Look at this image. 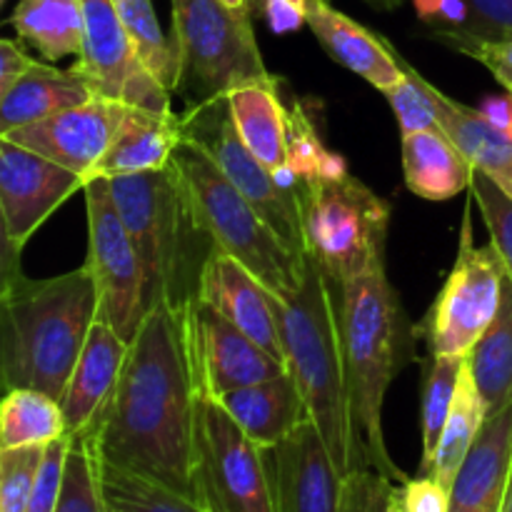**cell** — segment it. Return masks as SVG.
<instances>
[{"label":"cell","instance_id":"cell-1","mask_svg":"<svg viewBox=\"0 0 512 512\" xmlns=\"http://www.w3.org/2000/svg\"><path fill=\"white\" fill-rule=\"evenodd\" d=\"M188 305L150 310L130 343L113 395L85 430L93 435L100 463L198 503L200 388L190 350Z\"/></svg>","mask_w":512,"mask_h":512},{"label":"cell","instance_id":"cell-2","mask_svg":"<svg viewBox=\"0 0 512 512\" xmlns=\"http://www.w3.org/2000/svg\"><path fill=\"white\" fill-rule=\"evenodd\" d=\"M0 303L3 388L43 390L60 400L98 320L90 268L83 263L53 278H28L20 253L5 250Z\"/></svg>","mask_w":512,"mask_h":512},{"label":"cell","instance_id":"cell-3","mask_svg":"<svg viewBox=\"0 0 512 512\" xmlns=\"http://www.w3.org/2000/svg\"><path fill=\"white\" fill-rule=\"evenodd\" d=\"M340 338L355 440V470H378L403 483L408 475L390 458L383 408L395 375L413 360V325L385 268L340 285Z\"/></svg>","mask_w":512,"mask_h":512},{"label":"cell","instance_id":"cell-4","mask_svg":"<svg viewBox=\"0 0 512 512\" xmlns=\"http://www.w3.org/2000/svg\"><path fill=\"white\" fill-rule=\"evenodd\" d=\"M340 285L303 253V275L288 298H275L285 363L303 393L308 415L333 453L340 473L355 470V440L345 383L338 318Z\"/></svg>","mask_w":512,"mask_h":512},{"label":"cell","instance_id":"cell-5","mask_svg":"<svg viewBox=\"0 0 512 512\" xmlns=\"http://www.w3.org/2000/svg\"><path fill=\"white\" fill-rule=\"evenodd\" d=\"M108 183L143 265L148 313L158 305L185 308L198 295L200 270L210 253H195L203 233L190 215L175 165Z\"/></svg>","mask_w":512,"mask_h":512},{"label":"cell","instance_id":"cell-6","mask_svg":"<svg viewBox=\"0 0 512 512\" xmlns=\"http://www.w3.org/2000/svg\"><path fill=\"white\" fill-rule=\"evenodd\" d=\"M173 165L190 215L210 248L243 263L275 298H288L303 275V255L275 235L198 140L183 135Z\"/></svg>","mask_w":512,"mask_h":512},{"label":"cell","instance_id":"cell-7","mask_svg":"<svg viewBox=\"0 0 512 512\" xmlns=\"http://www.w3.org/2000/svg\"><path fill=\"white\" fill-rule=\"evenodd\" d=\"M305 253L338 285L385 268L390 203L345 168L343 158L295 183Z\"/></svg>","mask_w":512,"mask_h":512},{"label":"cell","instance_id":"cell-8","mask_svg":"<svg viewBox=\"0 0 512 512\" xmlns=\"http://www.w3.org/2000/svg\"><path fill=\"white\" fill-rule=\"evenodd\" d=\"M173 43L180 60L178 90L195 103L225 98L250 83H275L255 38L250 8L223 0H170Z\"/></svg>","mask_w":512,"mask_h":512},{"label":"cell","instance_id":"cell-9","mask_svg":"<svg viewBox=\"0 0 512 512\" xmlns=\"http://www.w3.org/2000/svg\"><path fill=\"white\" fill-rule=\"evenodd\" d=\"M198 503L208 512H275L265 448L215 398L200 393L195 443Z\"/></svg>","mask_w":512,"mask_h":512},{"label":"cell","instance_id":"cell-10","mask_svg":"<svg viewBox=\"0 0 512 512\" xmlns=\"http://www.w3.org/2000/svg\"><path fill=\"white\" fill-rule=\"evenodd\" d=\"M503 260L493 245H475L470 205L465 208L458 258L423 323L430 355H468L493 325L503 303Z\"/></svg>","mask_w":512,"mask_h":512},{"label":"cell","instance_id":"cell-11","mask_svg":"<svg viewBox=\"0 0 512 512\" xmlns=\"http://www.w3.org/2000/svg\"><path fill=\"white\" fill-rule=\"evenodd\" d=\"M183 133L208 148L215 163L233 180L235 188L248 198L258 210L260 218L275 230L280 240L293 253H305L303 223H300L298 188L273 170L265 168L253 153L243 145L233 118H230L228 100L215 98L195 103L188 113L180 115Z\"/></svg>","mask_w":512,"mask_h":512},{"label":"cell","instance_id":"cell-12","mask_svg":"<svg viewBox=\"0 0 512 512\" xmlns=\"http://www.w3.org/2000/svg\"><path fill=\"white\" fill-rule=\"evenodd\" d=\"M88 208V258L98 288V320L108 323L123 340L133 343L148 318L145 275L128 228L118 213L108 178H93L85 185Z\"/></svg>","mask_w":512,"mask_h":512},{"label":"cell","instance_id":"cell-13","mask_svg":"<svg viewBox=\"0 0 512 512\" xmlns=\"http://www.w3.org/2000/svg\"><path fill=\"white\" fill-rule=\"evenodd\" d=\"M85 23L78 68L100 98L120 100L153 113H173L165 90L138 58L113 0H80Z\"/></svg>","mask_w":512,"mask_h":512},{"label":"cell","instance_id":"cell-14","mask_svg":"<svg viewBox=\"0 0 512 512\" xmlns=\"http://www.w3.org/2000/svg\"><path fill=\"white\" fill-rule=\"evenodd\" d=\"M83 175L0 138V215L8 253H20L35 230L78 190Z\"/></svg>","mask_w":512,"mask_h":512},{"label":"cell","instance_id":"cell-15","mask_svg":"<svg viewBox=\"0 0 512 512\" xmlns=\"http://www.w3.org/2000/svg\"><path fill=\"white\" fill-rule=\"evenodd\" d=\"M188 333L198 388L208 398L263 383L288 370L283 360L198 298L188 305Z\"/></svg>","mask_w":512,"mask_h":512},{"label":"cell","instance_id":"cell-16","mask_svg":"<svg viewBox=\"0 0 512 512\" xmlns=\"http://www.w3.org/2000/svg\"><path fill=\"white\" fill-rule=\"evenodd\" d=\"M130 105L110 98H93L78 108L63 110L50 118L20 125L0 138H8L73 173L83 175L85 183L93 180L95 165L100 163L128 115Z\"/></svg>","mask_w":512,"mask_h":512},{"label":"cell","instance_id":"cell-17","mask_svg":"<svg viewBox=\"0 0 512 512\" xmlns=\"http://www.w3.org/2000/svg\"><path fill=\"white\" fill-rule=\"evenodd\" d=\"M275 512H338L343 478L313 420L265 448Z\"/></svg>","mask_w":512,"mask_h":512},{"label":"cell","instance_id":"cell-18","mask_svg":"<svg viewBox=\"0 0 512 512\" xmlns=\"http://www.w3.org/2000/svg\"><path fill=\"white\" fill-rule=\"evenodd\" d=\"M195 298L218 310L223 318L238 325L245 335H250L255 343H260L285 363L275 295L243 263L220 253L218 248L210 250L203 270H200Z\"/></svg>","mask_w":512,"mask_h":512},{"label":"cell","instance_id":"cell-19","mask_svg":"<svg viewBox=\"0 0 512 512\" xmlns=\"http://www.w3.org/2000/svg\"><path fill=\"white\" fill-rule=\"evenodd\" d=\"M512 483V403L488 415L450 488V512H503Z\"/></svg>","mask_w":512,"mask_h":512},{"label":"cell","instance_id":"cell-20","mask_svg":"<svg viewBox=\"0 0 512 512\" xmlns=\"http://www.w3.org/2000/svg\"><path fill=\"white\" fill-rule=\"evenodd\" d=\"M305 23L335 63L353 70L380 93L405 78L403 58L395 53L393 45L343 10L333 8L330 0H308Z\"/></svg>","mask_w":512,"mask_h":512},{"label":"cell","instance_id":"cell-21","mask_svg":"<svg viewBox=\"0 0 512 512\" xmlns=\"http://www.w3.org/2000/svg\"><path fill=\"white\" fill-rule=\"evenodd\" d=\"M128 350V340L120 338L108 323L95 320L88 343H85L68 380V388L60 398L68 435L80 433L98 418V413L118 385Z\"/></svg>","mask_w":512,"mask_h":512},{"label":"cell","instance_id":"cell-22","mask_svg":"<svg viewBox=\"0 0 512 512\" xmlns=\"http://www.w3.org/2000/svg\"><path fill=\"white\" fill-rule=\"evenodd\" d=\"M230 118L245 148L268 170L295 185L290 173V110L280 100V83H250L230 90Z\"/></svg>","mask_w":512,"mask_h":512},{"label":"cell","instance_id":"cell-23","mask_svg":"<svg viewBox=\"0 0 512 512\" xmlns=\"http://www.w3.org/2000/svg\"><path fill=\"white\" fill-rule=\"evenodd\" d=\"M215 400L260 448H273L280 440L288 438L298 425L310 420L308 405L290 370L263 383L225 393Z\"/></svg>","mask_w":512,"mask_h":512},{"label":"cell","instance_id":"cell-24","mask_svg":"<svg viewBox=\"0 0 512 512\" xmlns=\"http://www.w3.org/2000/svg\"><path fill=\"white\" fill-rule=\"evenodd\" d=\"M183 135L180 115L130 105L108 153L95 165L93 178H123L168 168Z\"/></svg>","mask_w":512,"mask_h":512},{"label":"cell","instance_id":"cell-25","mask_svg":"<svg viewBox=\"0 0 512 512\" xmlns=\"http://www.w3.org/2000/svg\"><path fill=\"white\" fill-rule=\"evenodd\" d=\"M93 98H98V93L80 73L78 65L60 70L35 60L33 68L8 93L0 95V135L63 110L78 108Z\"/></svg>","mask_w":512,"mask_h":512},{"label":"cell","instance_id":"cell-26","mask_svg":"<svg viewBox=\"0 0 512 512\" xmlns=\"http://www.w3.org/2000/svg\"><path fill=\"white\" fill-rule=\"evenodd\" d=\"M403 173L405 185L418 198L440 203L468 190L473 185L475 168L440 130V125H435L405 135Z\"/></svg>","mask_w":512,"mask_h":512},{"label":"cell","instance_id":"cell-27","mask_svg":"<svg viewBox=\"0 0 512 512\" xmlns=\"http://www.w3.org/2000/svg\"><path fill=\"white\" fill-rule=\"evenodd\" d=\"M430 100L435 105L438 125L455 148L470 160L475 170L493 175L500 180L512 170V135L500 128L485 110H475L470 105L458 103L443 90L425 80Z\"/></svg>","mask_w":512,"mask_h":512},{"label":"cell","instance_id":"cell-28","mask_svg":"<svg viewBox=\"0 0 512 512\" xmlns=\"http://www.w3.org/2000/svg\"><path fill=\"white\" fill-rule=\"evenodd\" d=\"M10 25L20 40L48 60L83 55L85 23L80 0H18Z\"/></svg>","mask_w":512,"mask_h":512},{"label":"cell","instance_id":"cell-29","mask_svg":"<svg viewBox=\"0 0 512 512\" xmlns=\"http://www.w3.org/2000/svg\"><path fill=\"white\" fill-rule=\"evenodd\" d=\"M468 373L488 415L512 403V280L505 275L503 303L493 325L468 353Z\"/></svg>","mask_w":512,"mask_h":512},{"label":"cell","instance_id":"cell-30","mask_svg":"<svg viewBox=\"0 0 512 512\" xmlns=\"http://www.w3.org/2000/svg\"><path fill=\"white\" fill-rule=\"evenodd\" d=\"M68 435L60 400L43 390H5L0 408V448L50 445Z\"/></svg>","mask_w":512,"mask_h":512},{"label":"cell","instance_id":"cell-31","mask_svg":"<svg viewBox=\"0 0 512 512\" xmlns=\"http://www.w3.org/2000/svg\"><path fill=\"white\" fill-rule=\"evenodd\" d=\"M485 418H488V410H485L483 398H480L478 388H475L473 378H470L468 373V365H465L463 380H460L453 410H450L448 423H445L443 435H440L435 458L423 475H433V478L438 480V483H443L448 490L453 488L455 475H458L468 450L473 448Z\"/></svg>","mask_w":512,"mask_h":512},{"label":"cell","instance_id":"cell-32","mask_svg":"<svg viewBox=\"0 0 512 512\" xmlns=\"http://www.w3.org/2000/svg\"><path fill=\"white\" fill-rule=\"evenodd\" d=\"M125 30H128L133 48L148 73L163 85L165 90H178L180 83V60L173 38L160 28L158 13L153 0H113Z\"/></svg>","mask_w":512,"mask_h":512},{"label":"cell","instance_id":"cell-33","mask_svg":"<svg viewBox=\"0 0 512 512\" xmlns=\"http://www.w3.org/2000/svg\"><path fill=\"white\" fill-rule=\"evenodd\" d=\"M468 355H430L425 360L423 405H420V428H423V473L430 468L438 450L448 415L453 410L460 380H463Z\"/></svg>","mask_w":512,"mask_h":512},{"label":"cell","instance_id":"cell-34","mask_svg":"<svg viewBox=\"0 0 512 512\" xmlns=\"http://www.w3.org/2000/svg\"><path fill=\"white\" fill-rule=\"evenodd\" d=\"M100 483L113 512H208L203 505L175 490L113 465L100 463Z\"/></svg>","mask_w":512,"mask_h":512},{"label":"cell","instance_id":"cell-35","mask_svg":"<svg viewBox=\"0 0 512 512\" xmlns=\"http://www.w3.org/2000/svg\"><path fill=\"white\" fill-rule=\"evenodd\" d=\"M55 512H113L105 500L103 483H100V458L88 430H80L70 440L63 490Z\"/></svg>","mask_w":512,"mask_h":512},{"label":"cell","instance_id":"cell-36","mask_svg":"<svg viewBox=\"0 0 512 512\" xmlns=\"http://www.w3.org/2000/svg\"><path fill=\"white\" fill-rule=\"evenodd\" d=\"M470 193H473L480 215L488 225L490 245L498 250L500 260H503L512 280V195L493 175L483 173V170H475Z\"/></svg>","mask_w":512,"mask_h":512},{"label":"cell","instance_id":"cell-37","mask_svg":"<svg viewBox=\"0 0 512 512\" xmlns=\"http://www.w3.org/2000/svg\"><path fill=\"white\" fill-rule=\"evenodd\" d=\"M43 458L45 445L0 448V512H25Z\"/></svg>","mask_w":512,"mask_h":512},{"label":"cell","instance_id":"cell-38","mask_svg":"<svg viewBox=\"0 0 512 512\" xmlns=\"http://www.w3.org/2000/svg\"><path fill=\"white\" fill-rule=\"evenodd\" d=\"M405 78L398 85L385 90L390 108H393L395 118H398L400 135H413L418 130L435 128L438 125V115H435V105L430 100L428 88H425V78L403 60Z\"/></svg>","mask_w":512,"mask_h":512},{"label":"cell","instance_id":"cell-39","mask_svg":"<svg viewBox=\"0 0 512 512\" xmlns=\"http://www.w3.org/2000/svg\"><path fill=\"white\" fill-rule=\"evenodd\" d=\"M433 38L485 65L512 98V35L473 38V35L458 33V30H433Z\"/></svg>","mask_w":512,"mask_h":512},{"label":"cell","instance_id":"cell-40","mask_svg":"<svg viewBox=\"0 0 512 512\" xmlns=\"http://www.w3.org/2000/svg\"><path fill=\"white\" fill-rule=\"evenodd\" d=\"M395 485L378 470H353L343 478L338 512H400Z\"/></svg>","mask_w":512,"mask_h":512},{"label":"cell","instance_id":"cell-41","mask_svg":"<svg viewBox=\"0 0 512 512\" xmlns=\"http://www.w3.org/2000/svg\"><path fill=\"white\" fill-rule=\"evenodd\" d=\"M70 440H73V435H63V438H58V440H53L50 445H45V458H43V463H40L33 495H30L25 512H55L58 510Z\"/></svg>","mask_w":512,"mask_h":512},{"label":"cell","instance_id":"cell-42","mask_svg":"<svg viewBox=\"0 0 512 512\" xmlns=\"http://www.w3.org/2000/svg\"><path fill=\"white\" fill-rule=\"evenodd\" d=\"M468 25L458 33L473 38H505L512 35V0H463Z\"/></svg>","mask_w":512,"mask_h":512},{"label":"cell","instance_id":"cell-43","mask_svg":"<svg viewBox=\"0 0 512 512\" xmlns=\"http://www.w3.org/2000/svg\"><path fill=\"white\" fill-rule=\"evenodd\" d=\"M400 512H450V490L433 475L408 478L395 485Z\"/></svg>","mask_w":512,"mask_h":512},{"label":"cell","instance_id":"cell-44","mask_svg":"<svg viewBox=\"0 0 512 512\" xmlns=\"http://www.w3.org/2000/svg\"><path fill=\"white\" fill-rule=\"evenodd\" d=\"M260 10L275 33H290L300 25H308V0H260Z\"/></svg>","mask_w":512,"mask_h":512},{"label":"cell","instance_id":"cell-45","mask_svg":"<svg viewBox=\"0 0 512 512\" xmlns=\"http://www.w3.org/2000/svg\"><path fill=\"white\" fill-rule=\"evenodd\" d=\"M33 65L35 60L20 48V43L10 38L0 40V95L8 93Z\"/></svg>","mask_w":512,"mask_h":512},{"label":"cell","instance_id":"cell-46","mask_svg":"<svg viewBox=\"0 0 512 512\" xmlns=\"http://www.w3.org/2000/svg\"><path fill=\"white\" fill-rule=\"evenodd\" d=\"M365 3H368L370 8H375V10H383V13H393V10L403 8L408 0H365Z\"/></svg>","mask_w":512,"mask_h":512},{"label":"cell","instance_id":"cell-47","mask_svg":"<svg viewBox=\"0 0 512 512\" xmlns=\"http://www.w3.org/2000/svg\"><path fill=\"white\" fill-rule=\"evenodd\" d=\"M223 3L230 5V8H250L253 0H223Z\"/></svg>","mask_w":512,"mask_h":512},{"label":"cell","instance_id":"cell-48","mask_svg":"<svg viewBox=\"0 0 512 512\" xmlns=\"http://www.w3.org/2000/svg\"><path fill=\"white\" fill-rule=\"evenodd\" d=\"M498 183H500V185H503V188H505V190H508V193L512 195V170H510V173H508V175H503V178H500V180H498Z\"/></svg>","mask_w":512,"mask_h":512},{"label":"cell","instance_id":"cell-49","mask_svg":"<svg viewBox=\"0 0 512 512\" xmlns=\"http://www.w3.org/2000/svg\"><path fill=\"white\" fill-rule=\"evenodd\" d=\"M503 512H512V483H510V490H508V500H505V510Z\"/></svg>","mask_w":512,"mask_h":512}]
</instances>
